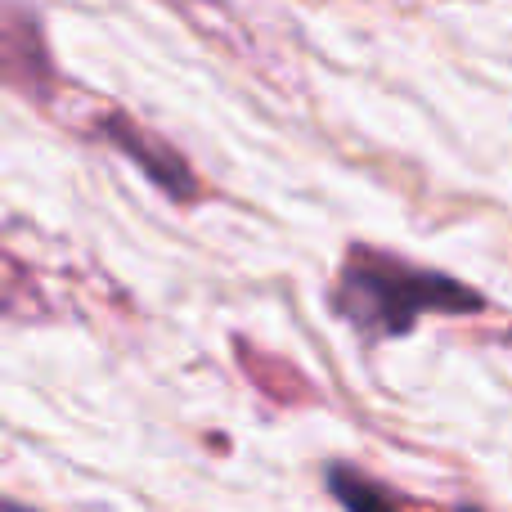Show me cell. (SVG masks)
Instances as JSON below:
<instances>
[{
    "label": "cell",
    "instance_id": "cell-1",
    "mask_svg": "<svg viewBox=\"0 0 512 512\" xmlns=\"http://www.w3.org/2000/svg\"><path fill=\"white\" fill-rule=\"evenodd\" d=\"M333 301H337V310H342V319H351V324L369 337L405 333L427 310L481 306L477 292L459 288V283L445 279V274L414 270V265L400 261V256L373 252V248H351Z\"/></svg>",
    "mask_w": 512,
    "mask_h": 512
},
{
    "label": "cell",
    "instance_id": "cell-2",
    "mask_svg": "<svg viewBox=\"0 0 512 512\" xmlns=\"http://www.w3.org/2000/svg\"><path fill=\"white\" fill-rule=\"evenodd\" d=\"M328 490L346 512H400L391 490H382L378 481H369L364 472L351 468H328Z\"/></svg>",
    "mask_w": 512,
    "mask_h": 512
},
{
    "label": "cell",
    "instance_id": "cell-3",
    "mask_svg": "<svg viewBox=\"0 0 512 512\" xmlns=\"http://www.w3.org/2000/svg\"><path fill=\"white\" fill-rule=\"evenodd\" d=\"M9 512H23V508H18V504H9Z\"/></svg>",
    "mask_w": 512,
    "mask_h": 512
},
{
    "label": "cell",
    "instance_id": "cell-4",
    "mask_svg": "<svg viewBox=\"0 0 512 512\" xmlns=\"http://www.w3.org/2000/svg\"><path fill=\"white\" fill-rule=\"evenodd\" d=\"M459 512H477V508H459Z\"/></svg>",
    "mask_w": 512,
    "mask_h": 512
}]
</instances>
